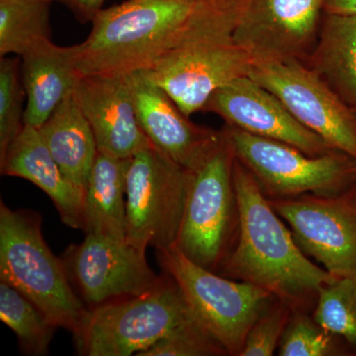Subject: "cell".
I'll return each mask as SVG.
<instances>
[{
    "instance_id": "obj_22",
    "label": "cell",
    "mask_w": 356,
    "mask_h": 356,
    "mask_svg": "<svg viewBox=\"0 0 356 356\" xmlns=\"http://www.w3.org/2000/svg\"><path fill=\"white\" fill-rule=\"evenodd\" d=\"M51 0H0V57H22L51 40Z\"/></svg>"
},
{
    "instance_id": "obj_16",
    "label": "cell",
    "mask_w": 356,
    "mask_h": 356,
    "mask_svg": "<svg viewBox=\"0 0 356 356\" xmlns=\"http://www.w3.org/2000/svg\"><path fill=\"white\" fill-rule=\"evenodd\" d=\"M74 95L90 124L99 153L131 159L151 146L138 121L129 74L81 76Z\"/></svg>"
},
{
    "instance_id": "obj_23",
    "label": "cell",
    "mask_w": 356,
    "mask_h": 356,
    "mask_svg": "<svg viewBox=\"0 0 356 356\" xmlns=\"http://www.w3.org/2000/svg\"><path fill=\"white\" fill-rule=\"evenodd\" d=\"M0 320L17 337L21 350L29 355H46L58 330L38 307L3 281H0Z\"/></svg>"
},
{
    "instance_id": "obj_29",
    "label": "cell",
    "mask_w": 356,
    "mask_h": 356,
    "mask_svg": "<svg viewBox=\"0 0 356 356\" xmlns=\"http://www.w3.org/2000/svg\"><path fill=\"white\" fill-rule=\"evenodd\" d=\"M64 4L72 11L79 22H92L96 15L102 10L105 0H51Z\"/></svg>"
},
{
    "instance_id": "obj_12",
    "label": "cell",
    "mask_w": 356,
    "mask_h": 356,
    "mask_svg": "<svg viewBox=\"0 0 356 356\" xmlns=\"http://www.w3.org/2000/svg\"><path fill=\"white\" fill-rule=\"evenodd\" d=\"M62 261L89 310L149 291L163 278L149 266L146 252L107 236L86 235L65 250Z\"/></svg>"
},
{
    "instance_id": "obj_18",
    "label": "cell",
    "mask_w": 356,
    "mask_h": 356,
    "mask_svg": "<svg viewBox=\"0 0 356 356\" xmlns=\"http://www.w3.org/2000/svg\"><path fill=\"white\" fill-rule=\"evenodd\" d=\"M26 99L24 124L40 128L58 105L76 89L79 76L74 48L51 40L37 44L21 57Z\"/></svg>"
},
{
    "instance_id": "obj_10",
    "label": "cell",
    "mask_w": 356,
    "mask_h": 356,
    "mask_svg": "<svg viewBox=\"0 0 356 356\" xmlns=\"http://www.w3.org/2000/svg\"><path fill=\"white\" fill-rule=\"evenodd\" d=\"M248 76L268 89L312 132L356 159V113L305 63L254 62Z\"/></svg>"
},
{
    "instance_id": "obj_3",
    "label": "cell",
    "mask_w": 356,
    "mask_h": 356,
    "mask_svg": "<svg viewBox=\"0 0 356 356\" xmlns=\"http://www.w3.org/2000/svg\"><path fill=\"white\" fill-rule=\"evenodd\" d=\"M241 8L242 0H217L191 38L143 70L186 116L203 111L218 88L248 76L254 60L234 37Z\"/></svg>"
},
{
    "instance_id": "obj_21",
    "label": "cell",
    "mask_w": 356,
    "mask_h": 356,
    "mask_svg": "<svg viewBox=\"0 0 356 356\" xmlns=\"http://www.w3.org/2000/svg\"><path fill=\"white\" fill-rule=\"evenodd\" d=\"M307 65L356 113V13H325Z\"/></svg>"
},
{
    "instance_id": "obj_1",
    "label": "cell",
    "mask_w": 356,
    "mask_h": 356,
    "mask_svg": "<svg viewBox=\"0 0 356 356\" xmlns=\"http://www.w3.org/2000/svg\"><path fill=\"white\" fill-rule=\"evenodd\" d=\"M234 184L238 236L219 274L264 288L293 311L308 312L332 274L304 254L252 173L236 159Z\"/></svg>"
},
{
    "instance_id": "obj_19",
    "label": "cell",
    "mask_w": 356,
    "mask_h": 356,
    "mask_svg": "<svg viewBox=\"0 0 356 356\" xmlns=\"http://www.w3.org/2000/svg\"><path fill=\"white\" fill-rule=\"evenodd\" d=\"M38 130L60 170L84 191L97 158L98 147L74 90Z\"/></svg>"
},
{
    "instance_id": "obj_28",
    "label": "cell",
    "mask_w": 356,
    "mask_h": 356,
    "mask_svg": "<svg viewBox=\"0 0 356 356\" xmlns=\"http://www.w3.org/2000/svg\"><path fill=\"white\" fill-rule=\"evenodd\" d=\"M293 310L281 300L268 302L250 327L240 356H270L278 350Z\"/></svg>"
},
{
    "instance_id": "obj_5",
    "label": "cell",
    "mask_w": 356,
    "mask_h": 356,
    "mask_svg": "<svg viewBox=\"0 0 356 356\" xmlns=\"http://www.w3.org/2000/svg\"><path fill=\"white\" fill-rule=\"evenodd\" d=\"M236 156L222 136L197 168L191 184L177 247L198 266L219 273L235 245L238 206L234 184Z\"/></svg>"
},
{
    "instance_id": "obj_9",
    "label": "cell",
    "mask_w": 356,
    "mask_h": 356,
    "mask_svg": "<svg viewBox=\"0 0 356 356\" xmlns=\"http://www.w3.org/2000/svg\"><path fill=\"white\" fill-rule=\"evenodd\" d=\"M191 170L156 147L130 159L126 177V240L146 252L177 245Z\"/></svg>"
},
{
    "instance_id": "obj_13",
    "label": "cell",
    "mask_w": 356,
    "mask_h": 356,
    "mask_svg": "<svg viewBox=\"0 0 356 356\" xmlns=\"http://www.w3.org/2000/svg\"><path fill=\"white\" fill-rule=\"evenodd\" d=\"M325 0H242L234 37L254 62H308Z\"/></svg>"
},
{
    "instance_id": "obj_24",
    "label": "cell",
    "mask_w": 356,
    "mask_h": 356,
    "mask_svg": "<svg viewBox=\"0 0 356 356\" xmlns=\"http://www.w3.org/2000/svg\"><path fill=\"white\" fill-rule=\"evenodd\" d=\"M313 318L356 351V273L332 276L318 289Z\"/></svg>"
},
{
    "instance_id": "obj_27",
    "label": "cell",
    "mask_w": 356,
    "mask_h": 356,
    "mask_svg": "<svg viewBox=\"0 0 356 356\" xmlns=\"http://www.w3.org/2000/svg\"><path fill=\"white\" fill-rule=\"evenodd\" d=\"M228 355L219 341L198 318L180 325L140 356Z\"/></svg>"
},
{
    "instance_id": "obj_26",
    "label": "cell",
    "mask_w": 356,
    "mask_h": 356,
    "mask_svg": "<svg viewBox=\"0 0 356 356\" xmlns=\"http://www.w3.org/2000/svg\"><path fill=\"white\" fill-rule=\"evenodd\" d=\"M341 339L318 325L308 312L293 311L278 346V355H341Z\"/></svg>"
},
{
    "instance_id": "obj_8",
    "label": "cell",
    "mask_w": 356,
    "mask_h": 356,
    "mask_svg": "<svg viewBox=\"0 0 356 356\" xmlns=\"http://www.w3.org/2000/svg\"><path fill=\"white\" fill-rule=\"evenodd\" d=\"M156 252L163 273L177 283L199 322L228 355L240 356L250 327L273 295L198 266L177 245Z\"/></svg>"
},
{
    "instance_id": "obj_4",
    "label": "cell",
    "mask_w": 356,
    "mask_h": 356,
    "mask_svg": "<svg viewBox=\"0 0 356 356\" xmlns=\"http://www.w3.org/2000/svg\"><path fill=\"white\" fill-rule=\"evenodd\" d=\"M42 221L35 211L0 203V281L22 293L76 339L89 309L72 287L62 259L46 243Z\"/></svg>"
},
{
    "instance_id": "obj_2",
    "label": "cell",
    "mask_w": 356,
    "mask_h": 356,
    "mask_svg": "<svg viewBox=\"0 0 356 356\" xmlns=\"http://www.w3.org/2000/svg\"><path fill=\"white\" fill-rule=\"evenodd\" d=\"M216 0H127L102 9L83 43L74 44L79 76L147 70L205 22Z\"/></svg>"
},
{
    "instance_id": "obj_30",
    "label": "cell",
    "mask_w": 356,
    "mask_h": 356,
    "mask_svg": "<svg viewBox=\"0 0 356 356\" xmlns=\"http://www.w3.org/2000/svg\"><path fill=\"white\" fill-rule=\"evenodd\" d=\"M325 13L355 14L356 0H325Z\"/></svg>"
},
{
    "instance_id": "obj_20",
    "label": "cell",
    "mask_w": 356,
    "mask_h": 356,
    "mask_svg": "<svg viewBox=\"0 0 356 356\" xmlns=\"http://www.w3.org/2000/svg\"><path fill=\"white\" fill-rule=\"evenodd\" d=\"M130 159L99 153L84 189L86 235L126 240V177Z\"/></svg>"
},
{
    "instance_id": "obj_11",
    "label": "cell",
    "mask_w": 356,
    "mask_h": 356,
    "mask_svg": "<svg viewBox=\"0 0 356 356\" xmlns=\"http://www.w3.org/2000/svg\"><path fill=\"white\" fill-rule=\"evenodd\" d=\"M268 200L307 257L332 275L356 273V184L332 195Z\"/></svg>"
},
{
    "instance_id": "obj_25",
    "label": "cell",
    "mask_w": 356,
    "mask_h": 356,
    "mask_svg": "<svg viewBox=\"0 0 356 356\" xmlns=\"http://www.w3.org/2000/svg\"><path fill=\"white\" fill-rule=\"evenodd\" d=\"M26 97L19 58H0V161L24 127Z\"/></svg>"
},
{
    "instance_id": "obj_15",
    "label": "cell",
    "mask_w": 356,
    "mask_h": 356,
    "mask_svg": "<svg viewBox=\"0 0 356 356\" xmlns=\"http://www.w3.org/2000/svg\"><path fill=\"white\" fill-rule=\"evenodd\" d=\"M136 114L153 146L188 170L200 165L222 136V130L196 125L170 95L145 72L129 74Z\"/></svg>"
},
{
    "instance_id": "obj_14",
    "label": "cell",
    "mask_w": 356,
    "mask_h": 356,
    "mask_svg": "<svg viewBox=\"0 0 356 356\" xmlns=\"http://www.w3.org/2000/svg\"><path fill=\"white\" fill-rule=\"evenodd\" d=\"M203 111L221 117L226 125L286 143L310 156L334 151L320 136L302 125L280 98L248 76L238 77L218 88Z\"/></svg>"
},
{
    "instance_id": "obj_6",
    "label": "cell",
    "mask_w": 356,
    "mask_h": 356,
    "mask_svg": "<svg viewBox=\"0 0 356 356\" xmlns=\"http://www.w3.org/2000/svg\"><path fill=\"white\" fill-rule=\"evenodd\" d=\"M194 318L181 290L165 274L149 291L89 310L74 341L81 355L140 356Z\"/></svg>"
},
{
    "instance_id": "obj_7",
    "label": "cell",
    "mask_w": 356,
    "mask_h": 356,
    "mask_svg": "<svg viewBox=\"0 0 356 356\" xmlns=\"http://www.w3.org/2000/svg\"><path fill=\"white\" fill-rule=\"evenodd\" d=\"M236 159L252 173L268 199L304 194L332 195L356 184V159L343 152L310 156L280 140L225 125Z\"/></svg>"
},
{
    "instance_id": "obj_17",
    "label": "cell",
    "mask_w": 356,
    "mask_h": 356,
    "mask_svg": "<svg viewBox=\"0 0 356 356\" xmlns=\"http://www.w3.org/2000/svg\"><path fill=\"white\" fill-rule=\"evenodd\" d=\"M0 170L36 185L50 197L65 226L83 231L84 191L60 170L38 129L24 125L0 161Z\"/></svg>"
}]
</instances>
